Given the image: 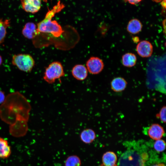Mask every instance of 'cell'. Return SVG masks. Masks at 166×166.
Instances as JSON below:
<instances>
[{
    "instance_id": "6da1fadb",
    "label": "cell",
    "mask_w": 166,
    "mask_h": 166,
    "mask_svg": "<svg viewBox=\"0 0 166 166\" xmlns=\"http://www.w3.org/2000/svg\"><path fill=\"white\" fill-rule=\"evenodd\" d=\"M126 144L127 149L121 155L118 166H145L148 158L147 147L135 142Z\"/></svg>"
},
{
    "instance_id": "7a4b0ae2",
    "label": "cell",
    "mask_w": 166,
    "mask_h": 166,
    "mask_svg": "<svg viewBox=\"0 0 166 166\" xmlns=\"http://www.w3.org/2000/svg\"><path fill=\"white\" fill-rule=\"evenodd\" d=\"M61 3H58L53 8L49 11L45 18L37 24L38 33H50L56 37L61 36L63 31L61 26L55 20H52L55 14L60 11L63 7Z\"/></svg>"
},
{
    "instance_id": "3957f363",
    "label": "cell",
    "mask_w": 166,
    "mask_h": 166,
    "mask_svg": "<svg viewBox=\"0 0 166 166\" xmlns=\"http://www.w3.org/2000/svg\"><path fill=\"white\" fill-rule=\"evenodd\" d=\"M12 65L19 70L26 72H30L35 65V61L30 54L19 53L14 55L12 58Z\"/></svg>"
},
{
    "instance_id": "277c9868",
    "label": "cell",
    "mask_w": 166,
    "mask_h": 166,
    "mask_svg": "<svg viewBox=\"0 0 166 166\" xmlns=\"http://www.w3.org/2000/svg\"><path fill=\"white\" fill-rule=\"evenodd\" d=\"M64 75L62 64L58 61H54L50 64L46 69L43 78L46 82L51 84Z\"/></svg>"
},
{
    "instance_id": "5b68a950",
    "label": "cell",
    "mask_w": 166,
    "mask_h": 166,
    "mask_svg": "<svg viewBox=\"0 0 166 166\" xmlns=\"http://www.w3.org/2000/svg\"><path fill=\"white\" fill-rule=\"evenodd\" d=\"M88 71L92 74H96L100 73L103 69L104 64L102 60L99 58L92 57L86 63Z\"/></svg>"
},
{
    "instance_id": "8992f818",
    "label": "cell",
    "mask_w": 166,
    "mask_h": 166,
    "mask_svg": "<svg viewBox=\"0 0 166 166\" xmlns=\"http://www.w3.org/2000/svg\"><path fill=\"white\" fill-rule=\"evenodd\" d=\"M136 49L138 54L143 57H150L153 50L152 44L147 40H143L138 43Z\"/></svg>"
},
{
    "instance_id": "52a82bcc",
    "label": "cell",
    "mask_w": 166,
    "mask_h": 166,
    "mask_svg": "<svg viewBox=\"0 0 166 166\" xmlns=\"http://www.w3.org/2000/svg\"><path fill=\"white\" fill-rule=\"evenodd\" d=\"M21 2L23 9L32 14L38 12L41 7V0H21Z\"/></svg>"
},
{
    "instance_id": "ba28073f",
    "label": "cell",
    "mask_w": 166,
    "mask_h": 166,
    "mask_svg": "<svg viewBox=\"0 0 166 166\" xmlns=\"http://www.w3.org/2000/svg\"><path fill=\"white\" fill-rule=\"evenodd\" d=\"M148 134L150 138L153 140H157L160 139L165 134L163 128L158 124L154 123L148 128Z\"/></svg>"
},
{
    "instance_id": "9c48e42d",
    "label": "cell",
    "mask_w": 166,
    "mask_h": 166,
    "mask_svg": "<svg viewBox=\"0 0 166 166\" xmlns=\"http://www.w3.org/2000/svg\"><path fill=\"white\" fill-rule=\"evenodd\" d=\"M22 33L25 38L33 40L38 34L37 25L32 22L26 23L22 30Z\"/></svg>"
},
{
    "instance_id": "30bf717a",
    "label": "cell",
    "mask_w": 166,
    "mask_h": 166,
    "mask_svg": "<svg viewBox=\"0 0 166 166\" xmlns=\"http://www.w3.org/2000/svg\"><path fill=\"white\" fill-rule=\"evenodd\" d=\"M88 70L87 68L82 65H77L72 69V74L76 79L82 81L85 79L88 76Z\"/></svg>"
},
{
    "instance_id": "8fae6325",
    "label": "cell",
    "mask_w": 166,
    "mask_h": 166,
    "mask_svg": "<svg viewBox=\"0 0 166 166\" xmlns=\"http://www.w3.org/2000/svg\"><path fill=\"white\" fill-rule=\"evenodd\" d=\"M127 82L123 77H117L113 79L111 82L112 89L116 92H121L126 88Z\"/></svg>"
},
{
    "instance_id": "7c38bea8",
    "label": "cell",
    "mask_w": 166,
    "mask_h": 166,
    "mask_svg": "<svg viewBox=\"0 0 166 166\" xmlns=\"http://www.w3.org/2000/svg\"><path fill=\"white\" fill-rule=\"evenodd\" d=\"M117 160V156L115 153L112 151L106 152L102 156V164L100 166H118Z\"/></svg>"
},
{
    "instance_id": "4fadbf2b",
    "label": "cell",
    "mask_w": 166,
    "mask_h": 166,
    "mask_svg": "<svg viewBox=\"0 0 166 166\" xmlns=\"http://www.w3.org/2000/svg\"><path fill=\"white\" fill-rule=\"evenodd\" d=\"M143 25L140 21L137 19H133L128 22L127 27V30L130 33L136 34L140 32Z\"/></svg>"
},
{
    "instance_id": "5bb4252c",
    "label": "cell",
    "mask_w": 166,
    "mask_h": 166,
    "mask_svg": "<svg viewBox=\"0 0 166 166\" xmlns=\"http://www.w3.org/2000/svg\"><path fill=\"white\" fill-rule=\"evenodd\" d=\"M81 140L86 144L92 143L96 138L94 131L91 128H87L83 130L80 134Z\"/></svg>"
},
{
    "instance_id": "9a60e30c",
    "label": "cell",
    "mask_w": 166,
    "mask_h": 166,
    "mask_svg": "<svg viewBox=\"0 0 166 166\" xmlns=\"http://www.w3.org/2000/svg\"><path fill=\"white\" fill-rule=\"evenodd\" d=\"M136 57L133 53H127L124 54L122 56V63L125 67H132L136 65Z\"/></svg>"
},
{
    "instance_id": "2e32d148",
    "label": "cell",
    "mask_w": 166,
    "mask_h": 166,
    "mask_svg": "<svg viewBox=\"0 0 166 166\" xmlns=\"http://www.w3.org/2000/svg\"><path fill=\"white\" fill-rule=\"evenodd\" d=\"M11 154L10 147L7 141L0 137V158H7Z\"/></svg>"
},
{
    "instance_id": "e0dca14e",
    "label": "cell",
    "mask_w": 166,
    "mask_h": 166,
    "mask_svg": "<svg viewBox=\"0 0 166 166\" xmlns=\"http://www.w3.org/2000/svg\"><path fill=\"white\" fill-rule=\"evenodd\" d=\"M10 23L9 19L3 20L0 18V45L5 40L7 33V30L10 26Z\"/></svg>"
},
{
    "instance_id": "ac0fdd59",
    "label": "cell",
    "mask_w": 166,
    "mask_h": 166,
    "mask_svg": "<svg viewBox=\"0 0 166 166\" xmlns=\"http://www.w3.org/2000/svg\"><path fill=\"white\" fill-rule=\"evenodd\" d=\"M81 161L80 158L76 155L68 156L65 161V166H81Z\"/></svg>"
},
{
    "instance_id": "d6986e66",
    "label": "cell",
    "mask_w": 166,
    "mask_h": 166,
    "mask_svg": "<svg viewBox=\"0 0 166 166\" xmlns=\"http://www.w3.org/2000/svg\"><path fill=\"white\" fill-rule=\"evenodd\" d=\"M154 148L155 150L159 152L164 151L165 149V143L162 139L156 140L154 144Z\"/></svg>"
},
{
    "instance_id": "ffe728a7",
    "label": "cell",
    "mask_w": 166,
    "mask_h": 166,
    "mask_svg": "<svg viewBox=\"0 0 166 166\" xmlns=\"http://www.w3.org/2000/svg\"><path fill=\"white\" fill-rule=\"evenodd\" d=\"M166 110L165 106H163L160 109L159 113L156 115V117L159 119L161 122L164 123L166 122Z\"/></svg>"
},
{
    "instance_id": "44dd1931",
    "label": "cell",
    "mask_w": 166,
    "mask_h": 166,
    "mask_svg": "<svg viewBox=\"0 0 166 166\" xmlns=\"http://www.w3.org/2000/svg\"><path fill=\"white\" fill-rule=\"evenodd\" d=\"M142 0H124L125 2H128L129 3L132 4H136L140 2Z\"/></svg>"
},
{
    "instance_id": "7402d4cb",
    "label": "cell",
    "mask_w": 166,
    "mask_h": 166,
    "mask_svg": "<svg viewBox=\"0 0 166 166\" xmlns=\"http://www.w3.org/2000/svg\"><path fill=\"white\" fill-rule=\"evenodd\" d=\"M5 99V96L4 92L0 90V104L4 102Z\"/></svg>"
},
{
    "instance_id": "603a6c76",
    "label": "cell",
    "mask_w": 166,
    "mask_h": 166,
    "mask_svg": "<svg viewBox=\"0 0 166 166\" xmlns=\"http://www.w3.org/2000/svg\"><path fill=\"white\" fill-rule=\"evenodd\" d=\"M161 5L163 9L165 10L166 9V0H163L160 2Z\"/></svg>"
},
{
    "instance_id": "cb8c5ba5",
    "label": "cell",
    "mask_w": 166,
    "mask_h": 166,
    "mask_svg": "<svg viewBox=\"0 0 166 166\" xmlns=\"http://www.w3.org/2000/svg\"><path fill=\"white\" fill-rule=\"evenodd\" d=\"M133 40L134 42H137L139 40V38L137 37H134L133 38Z\"/></svg>"
},
{
    "instance_id": "d4e9b609",
    "label": "cell",
    "mask_w": 166,
    "mask_h": 166,
    "mask_svg": "<svg viewBox=\"0 0 166 166\" xmlns=\"http://www.w3.org/2000/svg\"><path fill=\"white\" fill-rule=\"evenodd\" d=\"M152 166H165V165L163 163H160L153 165Z\"/></svg>"
},
{
    "instance_id": "484cf974",
    "label": "cell",
    "mask_w": 166,
    "mask_h": 166,
    "mask_svg": "<svg viewBox=\"0 0 166 166\" xmlns=\"http://www.w3.org/2000/svg\"><path fill=\"white\" fill-rule=\"evenodd\" d=\"M3 62V59L2 56L0 54V66L1 65Z\"/></svg>"
},
{
    "instance_id": "4316f807",
    "label": "cell",
    "mask_w": 166,
    "mask_h": 166,
    "mask_svg": "<svg viewBox=\"0 0 166 166\" xmlns=\"http://www.w3.org/2000/svg\"><path fill=\"white\" fill-rule=\"evenodd\" d=\"M153 1L156 2H160L161 1L166 0H152Z\"/></svg>"
},
{
    "instance_id": "83f0119b",
    "label": "cell",
    "mask_w": 166,
    "mask_h": 166,
    "mask_svg": "<svg viewBox=\"0 0 166 166\" xmlns=\"http://www.w3.org/2000/svg\"><path fill=\"white\" fill-rule=\"evenodd\" d=\"M44 0L45 1H46V0Z\"/></svg>"
}]
</instances>
